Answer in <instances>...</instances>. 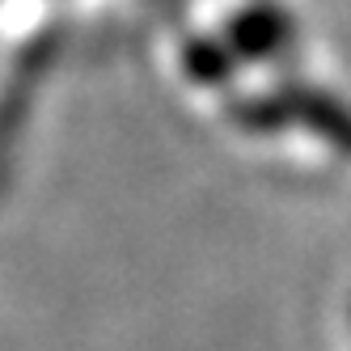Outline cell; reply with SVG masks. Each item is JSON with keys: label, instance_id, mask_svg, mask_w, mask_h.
I'll return each instance as SVG.
<instances>
[{"label": "cell", "instance_id": "obj_1", "mask_svg": "<svg viewBox=\"0 0 351 351\" xmlns=\"http://www.w3.org/2000/svg\"><path fill=\"white\" fill-rule=\"evenodd\" d=\"M347 330H351V305H347Z\"/></svg>", "mask_w": 351, "mask_h": 351}]
</instances>
